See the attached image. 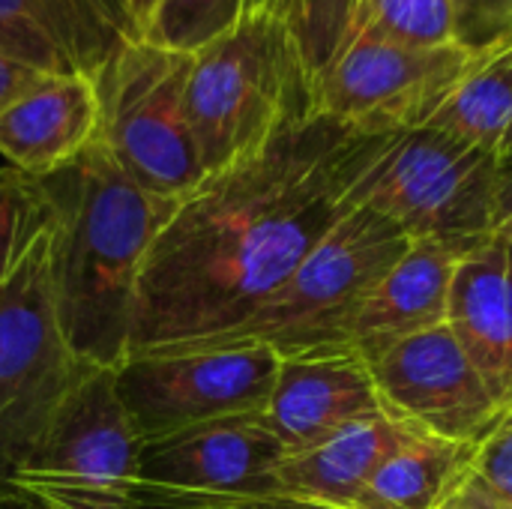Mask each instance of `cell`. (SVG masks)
<instances>
[{
    "label": "cell",
    "instance_id": "cell-9",
    "mask_svg": "<svg viewBox=\"0 0 512 509\" xmlns=\"http://www.w3.org/2000/svg\"><path fill=\"white\" fill-rule=\"evenodd\" d=\"M480 60L456 42L408 48L348 36L315 75V111L366 135L420 129Z\"/></svg>",
    "mask_w": 512,
    "mask_h": 509
},
{
    "label": "cell",
    "instance_id": "cell-1",
    "mask_svg": "<svg viewBox=\"0 0 512 509\" xmlns=\"http://www.w3.org/2000/svg\"><path fill=\"white\" fill-rule=\"evenodd\" d=\"M387 138L312 114L204 177L144 258L126 357L195 351L249 321L351 210Z\"/></svg>",
    "mask_w": 512,
    "mask_h": 509
},
{
    "label": "cell",
    "instance_id": "cell-29",
    "mask_svg": "<svg viewBox=\"0 0 512 509\" xmlns=\"http://www.w3.org/2000/svg\"><path fill=\"white\" fill-rule=\"evenodd\" d=\"M441 509H501V507H498V504H492L489 498H483L477 489H471V486L465 483V486H462V489H459V492H456V495H453V498H450V501H447Z\"/></svg>",
    "mask_w": 512,
    "mask_h": 509
},
{
    "label": "cell",
    "instance_id": "cell-25",
    "mask_svg": "<svg viewBox=\"0 0 512 509\" xmlns=\"http://www.w3.org/2000/svg\"><path fill=\"white\" fill-rule=\"evenodd\" d=\"M456 45L489 57L512 45V0H453Z\"/></svg>",
    "mask_w": 512,
    "mask_h": 509
},
{
    "label": "cell",
    "instance_id": "cell-30",
    "mask_svg": "<svg viewBox=\"0 0 512 509\" xmlns=\"http://www.w3.org/2000/svg\"><path fill=\"white\" fill-rule=\"evenodd\" d=\"M156 3H159V0H126L129 15H132V21H135V27H138V36H141V24L147 21V15L153 12Z\"/></svg>",
    "mask_w": 512,
    "mask_h": 509
},
{
    "label": "cell",
    "instance_id": "cell-2",
    "mask_svg": "<svg viewBox=\"0 0 512 509\" xmlns=\"http://www.w3.org/2000/svg\"><path fill=\"white\" fill-rule=\"evenodd\" d=\"M39 189L54 222L63 339L81 363L117 369L129 354L144 258L177 201L138 186L99 138L60 171L39 177Z\"/></svg>",
    "mask_w": 512,
    "mask_h": 509
},
{
    "label": "cell",
    "instance_id": "cell-21",
    "mask_svg": "<svg viewBox=\"0 0 512 509\" xmlns=\"http://www.w3.org/2000/svg\"><path fill=\"white\" fill-rule=\"evenodd\" d=\"M348 36L408 48L453 45V0H357L345 39Z\"/></svg>",
    "mask_w": 512,
    "mask_h": 509
},
{
    "label": "cell",
    "instance_id": "cell-13",
    "mask_svg": "<svg viewBox=\"0 0 512 509\" xmlns=\"http://www.w3.org/2000/svg\"><path fill=\"white\" fill-rule=\"evenodd\" d=\"M129 39L126 0H0V51L42 75L93 78Z\"/></svg>",
    "mask_w": 512,
    "mask_h": 509
},
{
    "label": "cell",
    "instance_id": "cell-10",
    "mask_svg": "<svg viewBox=\"0 0 512 509\" xmlns=\"http://www.w3.org/2000/svg\"><path fill=\"white\" fill-rule=\"evenodd\" d=\"M279 357L267 345H231L183 354H135L117 375V393L141 444L237 414H261L270 402Z\"/></svg>",
    "mask_w": 512,
    "mask_h": 509
},
{
    "label": "cell",
    "instance_id": "cell-27",
    "mask_svg": "<svg viewBox=\"0 0 512 509\" xmlns=\"http://www.w3.org/2000/svg\"><path fill=\"white\" fill-rule=\"evenodd\" d=\"M471 489L489 498L498 507L512 509V417L504 414L498 426L477 444V453L468 468Z\"/></svg>",
    "mask_w": 512,
    "mask_h": 509
},
{
    "label": "cell",
    "instance_id": "cell-18",
    "mask_svg": "<svg viewBox=\"0 0 512 509\" xmlns=\"http://www.w3.org/2000/svg\"><path fill=\"white\" fill-rule=\"evenodd\" d=\"M414 432L420 429L381 411L363 423H354L315 450L285 456L273 474V489L276 495L324 507L354 509L381 462Z\"/></svg>",
    "mask_w": 512,
    "mask_h": 509
},
{
    "label": "cell",
    "instance_id": "cell-28",
    "mask_svg": "<svg viewBox=\"0 0 512 509\" xmlns=\"http://www.w3.org/2000/svg\"><path fill=\"white\" fill-rule=\"evenodd\" d=\"M42 78H45L42 72H36V69H30V66L18 63L15 57L0 51V114L6 108H12Z\"/></svg>",
    "mask_w": 512,
    "mask_h": 509
},
{
    "label": "cell",
    "instance_id": "cell-15",
    "mask_svg": "<svg viewBox=\"0 0 512 509\" xmlns=\"http://www.w3.org/2000/svg\"><path fill=\"white\" fill-rule=\"evenodd\" d=\"M471 249L447 243H411L360 303L348 348L369 366L399 342L447 321L450 285Z\"/></svg>",
    "mask_w": 512,
    "mask_h": 509
},
{
    "label": "cell",
    "instance_id": "cell-12",
    "mask_svg": "<svg viewBox=\"0 0 512 509\" xmlns=\"http://www.w3.org/2000/svg\"><path fill=\"white\" fill-rule=\"evenodd\" d=\"M285 447L264 411L174 432L141 447L138 483L195 495H276L273 474Z\"/></svg>",
    "mask_w": 512,
    "mask_h": 509
},
{
    "label": "cell",
    "instance_id": "cell-33",
    "mask_svg": "<svg viewBox=\"0 0 512 509\" xmlns=\"http://www.w3.org/2000/svg\"><path fill=\"white\" fill-rule=\"evenodd\" d=\"M501 231H504V234H507V237L512 240V210H510V216H507V222H504V228H501Z\"/></svg>",
    "mask_w": 512,
    "mask_h": 509
},
{
    "label": "cell",
    "instance_id": "cell-7",
    "mask_svg": "<svg viewBox=\"0 0 512 509\" xmlns=\"http://www.w3.org/2000/svg\"><path fill=\"white\" fill-rule=\"evenodd\" d=\"M192 54L129 39L90 81L99 105L96 138L147 192L183 201L204 168L186 117Z\"/></svg>",
    "mask_w": 512,
    "mask_h": 509
},
{
    "label": "cell",
    "instance_id": "cell-23",
    "mask_svg": "<svg viewBox=\"0 0 512 509\" xmlns=\"http://www.w3.org/2000/svg\"><path fill=\"white\" fill-rule=\"evenodd\" d=\"M357 0H246L243 12H270L282 18L303 45V54L318 75L342 45Z\"/></svg>",
    "mask_w": 512,
    "mask_h": 509
},
{
    "label": "cell",
    "instance_id": "cell-16",
    "mask_svg": "<svg viewBox=\"0 0 512 509\" xmlns=\"http://www.w3.org/2000/svg\"><path fill=\"white\" fill-rule=\"evenodd\" d=\"M492 399L512 411V240L498 231L456 267L444 321Z\"/></svg>",
    "mask_w": 512,
    "mask_h": 509
},
{
    "label": "cell",
    "instance_id": "cell-5",
    "mask_svg": "<svg viewBox=\"0 0 512 509\" xmlns=\"http://www.w3.org/2000/svg\"><path fill=\"white\" fill-rule=\"evenodd\" d=\"M408 246L396 222L372 207H351L249 321L195 351L267 345L279 360L351 351L348 330L360 303Z\"/></svg>",
    "mask_w": 512,
    "mask_h": 509
},
{
    "label": "cell",
    "instance_id": "cell-4",
    "mask_svg": "<svg viewBox=\"0 0 512 509\" xmlns=\"http://www.w3.org/2000/svg\"><path fill=\"white\" fill-rule=\"evenodd\" d=\"M396 222L411 243L474 249L512 210V168L432 126L396 132L348 195Z\"/></svg>",
    "mask_w": 512,
    "mask_h": 509
},
{
    "label": "cell",
    "instance_id": "cell-35",
    "mask_svg": "<svg viewBox=\"0 0 512 509\" xmlns=\"http://www.w3.org/2000/svg\"><path fill=\"white\" fill-rule=\"evenodd\" d=\"M501 509H507V507H501Z\"/></svg>",
    "mask_w": 512,
    "mask_h": 509
},
{
    "label": "cell",
    "instance_id": "cell-31",
    "mask_svg": "<svg viewBox=\"0 0 512 509\" xmlns=\"http://www.w3.org/2000/svg\"><path fill=\"white\" fill-rule=\"evenodd\" d=\"M0 509H33L30 498L24 492H3L0 495Z\"/></svg>",
    "mask_w": 512,
    "mask_h": 509
},
{
    "label": "cell",
    "instance_id": "cell-3",
    "mask_svg": "<svg viewBox=\"0 0 512 509\" xmlns=\"http://www.w3.org/2000/svg\"><path fill=\"white\" fill-rule=\"evenodd\" d=\"M315 111V72L294 30L270 12H243L192 54L186 117L204 177L219 174Z\"/></svg>",
    "mask_w": 512,
    "mask_h": 509
},
{
    "label": "cell",
    "instance_id": "cell-14",
    "mask_svg": "<svg viewBox=\"0 0 512 509\" xmlns=\"http://www.w3.org/2000/svg\"><path fill=\"white\" fill-rule=\"evenodd\" d=\"M381 411L369 366L354 351H333L279 360L264 420L285 456H297Z\"/></svg>",
    "mask_w": 512,
    "mask_h": 509
},
{
    "label": "cell",
    "instance_id": "cell-22",
    "mask_svg": "<svg viewBox=\"0 0 512 509\" xmlns=\"http://www.w3.org/2000/svg\"><path fill=\"white\" fill-rule=\"evenodd\" d=\"M246 0H159L141 24V39L195 54L243 18Z\"/></svg>",
    "mask_w": 512,
    "mask_h": 509
},
{
    "label": "cell",
    "instance_id": "cell-34",
    "mask_svg": "<svg viewBox=\"0 0 512 509\" xmlns=\"http://www.w3.org/2000/svg\"><path fill=\"white\" fill-rule=\"evenodd\" d=\"M507 414H510V417H512V411H507Z\"/></svg>",
    "mask_w": 512,
    "mask_h": 509
},
{
    "label": "cell",
    "instance_id": "cell-32",
    "mask_svg": "<svg viewBox=\"0 0 512 509\" xmlns=\"http://www.w3.org/2000/svg\"><path fill=\"white\" fill-rule=\"evenodd\" d=\"M27 498H30L33 509H69V507H60V504H48V501H39V498H33V495H27Z\"/></svg>",
    "mask_w": 512,
    "mask_h": 509
},
{
    "label": "cell",
    "instance_id": "cell-26",
    "mask_svg": "<svg viewBox=\"0 0 512 509\" xmlns=\"http://www.w3.org/2000/svg\"><path fill=\"white\" fill-rule=\"evenodd\" d=\"M126 509H339L288 495H195L138 483Z\"/></svg>",
    "mask_w": 512,
    "mask_h": 509
},
{
    "label": "cell",
    "instance_id": "cell-8",
    "mask_svg": "<svg viewBox=\"0 0 512 509\" xmlns=\"http://www.w3.org/2000/svg\"><path fill=\"white\" fill-rule=\"evenodd\" d=\"M141 447L114 369L84 363L12 489L69 509H126L138 489Z\"/></svg>",
    "mask_w": 512,
    "mask_h": 509
},
{
    "label": "cell",
    "instance_id": "cell-17",
    "mask_svg": "<svg viewBox=\"0 0 512 509\" xmlns=\"http://www.w3.org/2000/svg\"><path fill=\"white\" fill-rule=\"evenodd\" d=\"M99 129L93 81L45 75L0 114V156L27 177H48L69 165Z\"/></svg>",
    "mask_w": 512,
    "mask_h": 509
},
{
    "label": "cell",
    "instance_id": "cell-11",
    "mask_svg": "<svg viewBox=\"0 0 512 509\" xmlns=\"http://www.w3.org/2000/svg\"><path fill=\"white\" fill-rule=\"evenodd\" d=\"M390 417L450 441H483L507 414L447 324L417 333L369 363Z\"/></svg>",
    "mask_w": 512,
    "mask_h": 509
},
{
    "label": "cell",
    "instance_id": "cell-19",
    "mask_svg": "<svg viewBox=\"0 0 512 509\" xmlns=\"http://www.w3.org/2000/svg\"><path fill=\"white\" fill-rule=\"evenodd\" d=\"M477 444L414 432L381 462L354 509H441L465 486Z\"/></svg>",
    "mask_w": 512,
    "mask_h": 509
},
{
    "label": "cell",
    "instance_id": "cell-6",
    "mask_svg": "<svg viewBox=\"0 0 512 509\" xmlns=\"http://www.w3.org/2000/svg\"><path fill=\"white\" fill-rule=\"evenodd\" d=\"M48 204V201H45ZM54 303L51 210L0 285V495L81 372Z\"/></svg>",
    "mask_w": 512,
    "mask_h": 509
},
{
    "label": "cell",
    "instance_id": "cell-24",
    "mask_svg": "<svg viewBox=\"0 0 512 509\" xmlns=\"http://www.w3.org/2000/svg\"><path fill=\"white\" fill-rule=\"evenodd\" d=\"M45 216L48 204L39 180L9 165L0 168V285Z\"/></svg>",
    "mask_w": 512,
    "mask_h": 509
},
{
    "label": "cell",
    "instance_id": "cell-20",
    "mask_svg": "<svg viewBox=\"0 0 512 509\" xmlns=\"http://www.w3.org/2000/svg\"><path fill=\"white\" fill-rule=\"evenodd\" d=\"M426 126L512 168V45L483 57Z\"/></svg>",
    "mask_w": 512,
    "mask_h": 509
}]
</instances>
